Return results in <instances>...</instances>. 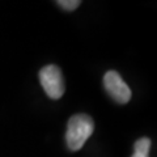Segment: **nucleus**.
<instances>
[{"label":"nucleus","mask_w":157,"mask_h":157,"mask_svg":"<svg viewBox=\"0 0 157 157\" xmlns=\"http://www.w3.org/2000/svg\"><path fill=\"white\" fill-rule=\"evenodd\" d=\"M56 4L66 11H75L81 4V2L80 0H59V2H56Z\"/></svg>","instance_id":"nucleus-5"},{"label":"nucleus","mask_w":157,"mask_h":157,"mask_svg":"<svg viewBox=\"0 0 157 157\" xmlns=\"http://www.w3.org/2000/svg\"><path fill=\"white\" fill-rule=\"evenodd\" d=\"M131 157H149V156H143V155H139V153H134Z\"/></svg>","instance_id":"nucleus-6"},{"label":"nucleus","mask_w":157,"mask_h":157,"mask_svg":"<svg viewBox=\"0 0 157 157\" xmlns=\"http://www.w3.org/2000/svg\"><path fill=\"white\" fill-rule=\"evenodd\" d=\"M94 123L93 119L86 114H76L70 118L67 123L66 143L68 149L76 152L82 148L85 141L92 135Z\"/></svg>","instance_id":"nucleus-1"},{"label":"nucleus","mask_w":157,"mask_h":157,"mask_svg":"<svg viewBox=\"0 0 157 157\" xmlns=\"http://www.w3.org/2000/svg\"><path fill=\"white\" fill-rule=\"evenodd\" d=\"M134 153H139L143 156H149L151 151V140L148 137H141V139L136 140V143L134 144Z\"/></svg>","instance_id":"nucleus-4"},{"label":"nucleus","mask_w":157,"mask_h":157,"mask_svg":"<svg viewBox=\"0 0 157 157\" xmlns=\"http://www.w3.org/2000/svg\"><path fill=\"white\" fill-rule=\"evenodd\" d=\"M39 81L45 93L51 100H59L64 94V80L58 66H46L39 72Z\"/></svg>","instance_id":"nucleus-2"},{"label":"nucleus","mask_w":157,"mask_h":157,"mask_svg":"<svg viewBox=\"0 0 157 157\" xmlns=\"http://www.w3.org/2000/svg\"><path fill=\"white\" fill-rule=\"evenodd\" d=\"M104 85L113 100L118 104H127L131 100V89L117 71H107L104 76Z\"/></svg>","instance_id":"nucleus-3"}]
</instances>
